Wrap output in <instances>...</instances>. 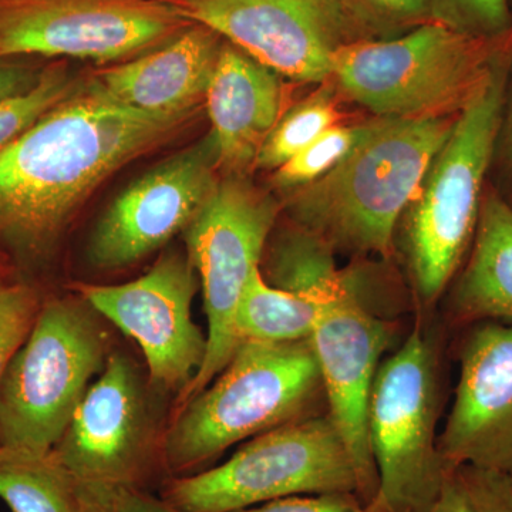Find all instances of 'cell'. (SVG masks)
<instances>
[{
	"mask_svg": "<svg viewBox=\"0 0 512 512\" xmlns=\"http://www.w3.org/2000/svg\"><path fill=\"white\" fill-rule=\"evenodd\" d=\"M511 62L512 50L457 117L399 222L410 284L423 308L450 288L476 237Z\"/></svg>",
	"mask_w": 512,
	"mask_h": 512,
	"instance_id": "5b68a950",
	"label": "cell"
},
{
	"mask_svg": "<svg viewBox=\"0 0 512 512\" xmlns=\"http://www.w3.org/2000/svg\"><path fill=\"white\" fill-rule=\"evenodd\" d=\"M323 493L359 495L348 447L328 413L259 434L221 466L170 478L160 497L183 512H237L291 495Z\"/></svg>",
	"mask_w": 512,
	"mask_h": 512,
	"instance_id": "9c48e42d",
	"label": "cell"
},
{
	"mask_svg": "<svg viewBox=\"0 0 512 512\" xmlns=\"http://www.w3.org/2000/svg\"><path fill=\"white\" fill-rule=\"evenodd\" d=\"M441 367L437 342L417 323L380 363L369 404L377 471L367 512H429L446 477L439 451Z\"/></svg>",
	"mask_w": 512,
	"mask_h": 512,
	"instance_id": "52a82bcc",
	"label": "cell"
},
{
	"mask_svg": "<svg viewBox=\"0 0 512 512\" xmlns=\"http://www.w3.org/2000/svg\"><path fill=\"white\" fill-rule=\"evenodd\" d=\"M457 117L377 119L328 174L286 192L282 212L335 254L389 259L404 211Z\"/></svg>",
	"mask_w": 512,
	"mask_h": 512,
	"instance_id": "7a4b0ae2",
	"label": "cell"
},
{
	"mask_svg": "<svg viewBox=\"0 0 512 512\" xmlns=\"http://www.w3.org/2000/svg\"><path fill=\"white\" fill-rule=\"evenodd\" d=\"M460 376L439 434L444 466H474L512 476V323L463 329Z\"/></svg>",
	"mask_w": 512,
	"mask_h": 512,
	"instance_id": "2e32d148",
	"label": "cell"
},
{
	"mask_svg": "<svg viewBox=\"0 0 512 512\" xmlns=\"http://www.w3.org/2000/svg\"><path fill=\"white\" fill-rule=\"evenodd\" d=\"M110 512H183L150 491H124L114 501Z\"/></svg>",
	"mask_w": 512,
	"mask_h": 512,
	"instance_id": "1f68e13d",
	"label": "cell"
},
{
	"mask_svg": "<svg viewBox=\"0 0 512 512\" xmlns=\"http://www.w3.org/2000/svg\"><path fill=\"white\" fill-rule=\"evenodd\" d=\"M109 355L99 313L76 293H47L0 380V447L50 453Z\"/></svg>",
	"mask_w": 512,
	"mask_h": 512,
	"instance_id": "8992f818",
	"label": "cell"
},
{
	"mask_svg": "<svg viewBox=\"0 0 512 512\" xmlns=\"http://www.w3.org/2000/svg\"><path fill=\"white\" fill-rule=\"evenodd\" d=\"M392 339V325L369 308L355 272L342 292L323 303L309 339L322 376L328 416L348 447L359 497L366 505L377 490L369 440L370 396Z\"/></svg>",
	"mask_w": 512,
	"mask_h": 512,
	"instance_id": "5bb4252c",
	"label": "cell"
},
{
	"mask_svg": "<svg viewBox=\"0 0 512 512\" xmlns=\"http://www.w3.org/2000/svg\"><path fill=\"white\" fill-rule=\"evenodd\" d=\"M323 303L269 285L258 269L249 279L235 313L239 345L311 339Z\"/></svg>",
	"mask_w": 512,
	"mask_h": 512,
	"instance_id": "7402d4cb",
	"label": "cell"
},
{
	"mask_svg": "<svg viewBox=\"0 0 512 512\" xmlns=\"http://www.w3.org/2000/svg\"><path fill=\"white\" fill-rule=\"evenodd\" d=\"M511 50L512 30L480 37L424 22L390 39L343 47L328 80L340 99L376 119H446L460 116L484 92Z\"/></svg>",
	"mask_w": 512,
	"mask_h": 512,
	"instance_id": "277c9868",
	"label": "cell"
},
{
	"mask_svg": "<svg viewBox=\"0 0 512 512\" xmlns=\"http://www.w3.org/2000/svg\"><path fill=\"white\" fill-rule=\"evenodd\" d=\"M296 83L320 84L343 47L410 28L365 0H160Z\"/></svg>",
	"mask_w": 512,
	"mask_h": 512,
	"instance_id": "ba28073f",
	"label": "cell"
},
{
	"mask_svg": "<svg viewBox=\"0 0 512 512\" xmlns=\"http://www.w3.org/2000/svg\"><path fill=\"white\" fill-rule=\"evenodd\" d=\"M340 96L326 80L305 100L285 111L256 158L255 170L275 171L330 127L340 124Z\"/></svg>",
	"mask_w": 512,
	"mask_h": 512,
	"instance_id": "603a6c76",
	"label": "cell"
},
{
	"mask_svg": "<svg viewBox=\"0 0 512 512\" xmlns=\"http://www.w3.org/2000/svg\"><path fill=\"white\" fill-rule=\"evenodd\" d=\"M487 181L512 208V62Z\"/></svg>",
	"mask_w": 512,
	"mask_h": 512,
	"instance_id": "f1b7e54d",
	"label": "cell"
},
{
	"mask_svg": "<svg viewBox=\"0 0 512 512\" xmlns=\"http://www.w3.org/2000/svg\"><path fill=\"white\" fill-rule=\"evenodd\" d=\"M224 39L194 23L170 42L113 66L90 72L120 103L147 113H177L205 106Z\"/></svg>",
	"mask_w": 512,
	"mask_h": 512,
	"instance_id": "ac0fdd59",
	"label": "cell"
},
{
	"mask_svg": "<svg viewBox=\"0 0 512 512\" xmlns=\"http://www.w3.org/2000/svg\"><path fill=\"white\" fill-rule=\"evenodd\" d=\"M237 512H367L356 493L291 495Z\"/></svg>",
	"mask_w": 512,
	"mask_h": 512,
	"instance_id": "f546056e",
	"label": "cell"
},
{
	"mask_svg": "<svg viewBox=\"0 0 512 512\" xmlns=\"http://www.w3.org/2000/svg\"><path fill=\"white\" fill-rule=\"evenodd\" d=\"M323 402L311 340L242 342L220 375L175 412L160 441L168 480L200 473L235 444L319 414Z\"/></svg>",
	"mask_w": 512,
	"mask_h": 512,
	"instance_id": "3957f363",
	"label": "cell"
},
{
	"mask_svg": "<svg viewBox=\"0 0 512 512\" xmlns=\"http://www.w3.org/2000/svg\"><path fill=\"white\" fill-rule=\"evenodd\" d=\"M447 291L446 315L454 328L512 323V208L488 183L473 245Z\"/></svg>",
	"mask_w": 512,
	"mask_h": 512,
	"instance_id": "d6986e66",
	"label": "cell"
},
{
	"mask_svg": "<svg viewBox=\"0 0 512 512\" xmlns=\"http://www.w3.org/2000/svg\"><path fill=\"white\" fill-rule=\"evenodd\" d=\"M282 76L224 40L205 96L221 175H249L289 109Z\"/></svg>",
	"mask_w": 512,
	"mask_h": 512,
	"instance_id": "e0dca14e",
	"label": "cell"
},
{
	"mask_svg": "<svg viewBox=\"0 0 512 512\" xmlns=\"http://www.w3.org/2000/svg\"><path fill=\"white\" fill-rule=\"evenodd\" d=\"M192 25L160 0H0V59H84L104 66L144 55Z\"/></svg>",
	"mask_w": 512,
	"mask_h": 512,
	"instance_id": "7c38bea8",
	"label": "cell"
},
{
	"mask_svg": "<svg viewBox=\"0 0 512 512\" xmlns=\"http://www.w3.org/2000/svg\"><path fill=\"white\" fill-rule=\"evenodd\" d=\"M82 80L83 77L72 72L67 59H55L45 64L30 89L0 101V147L28 130L43 114L66 99Z\"/></svg>",
	"mask_w": 512,
	"mask_h": 512,
	"instance_id": "d4e9b609",
	"label": "cell"
},
{
	"mask_svg": "<svg viewBox=\"0 0 512 512\" xmlns=\"http://www.w3.org/2000/svg\"><path fill=\"white\" fill-rule=\"evenodd\" d=\"M427 22L471 36L497 37L512 30V0H427Z\"/></svg>",
	"mask_w": 512,
	"mask_h": 512,
	"instance_id": "4316f807",
	"label": "cell"
},
{
	"mask_svg": "<svg viewBox=\"0 0 512 512\" xmlns=\"http://www.w3.org/2000/svg\"><path fill=\"white\" fill-rule=\"evenodd\" d=\"M72 289L136 340L151 387L178 396L185 392L207 355V335L191 316L198 275L187 252H165L146 275L127 284H74Z\"/></svg>",
	"mask_w": 512,
	"mask_h": 512,
	"instance_id": "4fadbf2b",
	"label": "cell"
},
{
	"mask_svg": "<svg viewBox=\"0 0 512 512\" xmlns=\"http://www.w3.org/2000/svg\"><path fill=\"white\" fill-rule=\"evenodd\" d=\"M32 57H5L0 59V101L30 89L42 72L29 64Z\"/></svg>",
	"mask_w": 512,
	"mask_h": 512,
	"instance_id": "4dcf8cb0",
	"label": "cell"
},
{
	"mask_svg": "<svg viewBox=\"0 0 512 512\" xmlns=\"http://www.w3.org/2000/svg\"><path fill=\"white\" fill-rule=\"evenodd\" d=\"M429 512H512V476L467 464L448 468Z\"/></svg>",
	"mask_w": 512,
	"mask_h": 512,
	"instance_id": "484cf974",
	"label": "cell"
},
{
	"mask_svg": "<svg viewBox=\"0 0 512 512\" xmlns=\"http://www.w3.org/2000/svg\"><path fill=\"white\" fill-rule=\"evenodd\" d=\"M220 178L210 133L158 164L111 202L90 237L89 264L117 271L153 254L187 228Z\"/></svg>",
	"mask_w": 512,
	"mask_h": 512,
	"instance_id": "9a60e30c",
	"label": "cell"
},
{
	"mask_svg": "<svg viewBox=\"0 0 512 512\" xmlns=\"http://www.w3.org/2000/svg\"><path fill=\"white\" fill-rule=\"evenodd\" d=\"M376 121L375 117L363 123H340L330 127L308 147L274 171L272 187L288 192L328 174L359 146L360 141L376 126Z\"/></svg>",
	"mask_w": 512,
	"mask_h": 512,
	"instance_id": "cb8c5ba5",
	"label": "cell"
},
{
	"mask_svg": "<svg viewBox=\"0 0 512 512\" xmlns=\"http://www.w3.org/2000/svg\"><path fill=\"white\" fill-rule=\"evenodd\" d=\"M147 389L124 353H110L74 410L53 456L103 512L124 491H147L167 471L156 447Z\"/></svg>",
	"mask_w": 512,
	"mask_h": 512,
	"instance_id": "8fae6325",
	"label": "cell"
},
{
	"mask_svg": "<svg viewBox=\"0 0 512 512\" xmlns=\"http://www.w3.org/2000/svg\"><path fill=\"white\" fill-rule=\"evenodd\" d=\"M47 293L23 282H0V380L32 332Z\"/></svg>",
	"mask_w": 512,
	"mask_h": 512,
	"instance_id": "83f0119b",
	"label": "cell"
},
{
	"mask_svg": "<svg viewBox=\"0 0 512 512\" xmlns=\"http://www.w3.org/2000/svg\"><path fill=\"white\" fill-rule=\"evenodd\" d=\"M335 251L293 222L275 225L266 242L261 274L269 285L326 302L349 285L353 271H342Z\"/></svg>",
	"mask_w": 512,
	"mask_h": 512,
	"instance_id": "ffe728a7",
	"label": "cell"
},
{
	"mask_svg": "<svg viewBox=\"0 0 512 512\" xmlns=\"http://www.w3.org/2000/svg\"><path fill=\"white\" fill-rule=\"evenodd\" d=\"M204 111L147 113L114 99L92 73L83 77L0 147V281L46 291L62 239L94 192L127 164L183 136Z\"/></svg>",
	"mask_w": 512,
	"mask_h": 512,
	"instance_id": "6da1fadb",
	"label": "cell"
},
{
	"mask_svg": "<svg viewBox=\"0 0 512 512\" xmlns=\"http://www.w3.org/2000/svg\"><path fill=\"white\" fill-rule=\"evenodd\" d=\"M0 282H2V281H0Z\"/></svg>",
	"mask_w": 512,
	"mask_h": 512,
	"instance_id": "d6a6232c",
	"label": "cell"
},
{
	"mask_svg": "<svg viewBox=\"0 0 512 512\" xmlns=\"http://www.w3.org/2000/svg\"><path fill=\"white\" fill-rule=\"evenodd\" d=\"M282 201L252 183L249 175H221L208 200L184 229L187 255L204 293L207 355L200 372L180 394L177 407L201 393L228 365L239 342L235 313L249 279L282 214Z\"/></svg>",
	"mask_w": 512,
	"mask_h": 512,
	"instance_id": "30bf717a",
	"label": "cell"
},
{
	"mask_svg": "<svg viewBox=\"0 0 512 512\" xmlns=\"http://www.w3.org/2000/svg\"><path fill=\"white\" fill-rule=\"evenodd\" d=\"M0 500L12 512H103L52 451L0 447Z\"/></svg>",
	"mask_w": 512,
	"mask_h": 512,
	"instance_id": "44dd1931",
	"label": "cell"
}]
</instances>
